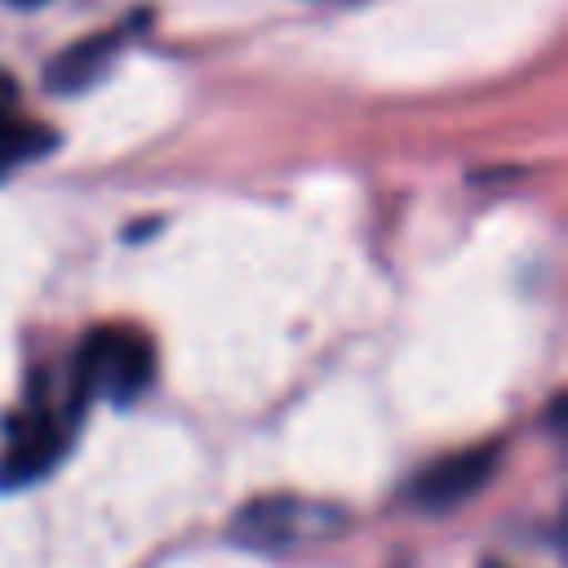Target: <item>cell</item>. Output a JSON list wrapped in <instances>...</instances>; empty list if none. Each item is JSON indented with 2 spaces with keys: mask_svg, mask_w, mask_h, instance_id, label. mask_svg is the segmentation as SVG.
Listing matches in <instances>:
<instances>
[{
  "mask_svg": "<svg viewBox=\"0 0 568 568\" xmlns=\"http://www.w3.org/2000/svg\"><path fill=\"white\" fill-rule=\"evenodd\" d=\"M18 89L9 75H0V178H9L13 169L40 160L44 151H53V133L44 124H31L18 115Z\"/></svg>",
  "mask_w": 568,
  "mask_h": 568,
  "instance_id": "4",
  "label": "cell"
},
{
  "mask_svg": "<svg viewBox=\"0 0 568 568\" xmlns=\"http://www.w3.org/2000/svg\"><path fill=\"white\" fill-rule=\"evenodd\" d=\"M115 40H120L115 31H102V36H89V40L62 49V53L49 62V89H53V93H80V89H89V84L106 71Z\"/></svg>",
  "mask_w": 568,
  "mask_h": 568,
  "instance_id": "5",
  "label": "cell"
},
{
  "mask_svg": "<svg viewBox=\"0 0 568 568\" xmlns=\"http://www.w3.org/2000/svg\"><path fill=\"white\" fill-rule=\"evenodd\" d=\"M155 377V355L142 328L133 324H102L75 351V395L133 404Z\"/></svg>",
  "mask_w": 568,
  "mask_h": 568,
  "instance_id": "1",
  "label": "cell"
},
{
  "mask_svg": "<svg viewBox=\"0 0 568 568\" xmlns=\"http://www.w3.org/2000/svg\"><path fill=\"white\" fill-rule=\"evenodd\" d=\"M9 4H18V9H31V4H44V0H9Z\"/></svg>",
  "mask_w": 568,
  "mask_h": 568,
  "instance_id": "6",
  "label": "cell"
},
{
  "mask_svg": "<svg viewBox=\"0 0 568 568\" xmlns=\"http://www.w3.org/2000/svg\"><path fill=\"white\" fill-rule=\"evenodd\" d=\"M67 448V422L49 408H31L27 417H13L9 444L0 453V488H27L53 470V462Z\"/></svg>",
  "mask_w": 568,
  "mask_h": 568,
  "instance_id": "2",
  "label": "cell"
},
{
  "mask_svg": "<svg viewBox=\"0 0 568 568\" xmlns=\"http://www.w3.org/2000/svg\"><path fill=\"white\" fill-rule=\"evenodd\" d=\"M497 466V448H466V453H453L444 462H435L430 470L417 475L413 484V501L426 506V510H448L457 501H466L470 493H479L488 484Z\"/></svg>",
  "mask_w": 568,
  "mask_h": 568,
  "instance_id": "3",
  "label": "cell"
}]
</instances>
